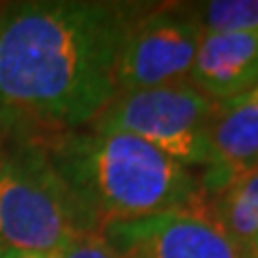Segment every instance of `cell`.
<instances>
[{"mask_svg":"<svg viewBox=\"0 0 258 258\" xmlns=\"http://www.w3.org/2000/svg\"><path fill=\"white\" fill-rule=\"evenodd\" d=\"M125 258H249L203 205L101 228Z\"/></svg>","mask_w":258,"mask_h":258,"instance_id":"cell-6","label":"cell"},{"mask_svg":"<svg viewBox=\"0 0 258 258\" xmlns=\"http://www.w3.org/2000/svg\"><path fill=\"white\" fill-rule=\"evenodd\" d=\"M142 11L112 0L0 7V132L45 142L91 125L116 95L118 50Z\"/></svg>","mask_w":258,"mask_h":258,"instance_id":"cell-1","label":"cell"},{"mask_svg":"<svg viewBox=\"0 0 258 258\" xmlns=\"http://www.w3.org/2000/svg\"><path fill=\"white\" fill-rule=\"evenodd\" d=\"M211 213L249 256L254 239L258 237V168L217 194Z\"/></svg>","mask_w":258,"mask_h":258,"instance_id":"cell-9","label":"cell"},{"mask_svg":"<svg viewBox=\"0 0 258 258\" xmlns=\"http://www.w3.org/2000/svg\"><path fill=\"white\" fill-rule=\"evenodd\" d=\"M254 168H258V86L215 103L200 189L215 198Z\"/></svg>","mask_w":258,"mask_h":258,"instance_id":"cell-7","label":"cell"},{"mask_svg":"<svg viewBox=\"0 0 258 258\" xmlns=\"http://www.w3.org/2000/svg\"><path fill=\"white\" fill-rule=\"evenodd\" d=\"M0 258H20V256L9 252V249H5V247H0Z\"/></svg>","mask_w":258,"mask_h":258,"instance_id":"cell-12","label":"cell"},{"mask_svg":"<svg viewBox=\"0 0 258 258\" xmlns=\"http://www.w3.org/2000/svg\"><path fill=\"white\" fill-rule=\"evenodd\" d=\"M82 230H95L39 140H9L0 151V247L45 258Z\"/></svg>","mask_w":258,"mask_h":258,"instance_id":"cell-3","label":"cell"},{"mask_svg":"<svg viewBox=\"0 0 258 258\" xmlns=\"http://www.w3.org/2000/svg\"><path fill=\"white\" fill-rule=\"evenodd\" d=\"M43 144L95 230L194 207L203 198L194 170L129 134L84 127Z\"/></svg>","mask_w":258,"mask_h":258,"instance_id":"cell-2","label":"cell"},{"mask_svg":"<svg viewBox=\"0 0 258 258\" xmlns=\"http://www.w3.org/2000/svg\"><path fill=\"white\" fill-rule=\"evenodd\" d=\"M215 103L191 82L118 93L88 127L129 134L189 170H203L209 159V127Z\"/></svg>","mask_w":258,"mask_h":258,"instance_id":"cell-4","label":"cell"},{"mask_svg":"<svg viewBox=\"0 0 258 258\" xmlns=\"http://www.w3.org/2000/svg\"><path fill=\"white\" fill-rule=\"evenodd\" d=\"M189 82L213 101L258 86V30L203 32Z\"/></svg>","mask_w":258,"mask_h":258,"instance_id":"cell-8","label":"cell"},{"mask_svg":"<svg viewBox=\"0 0 258 258\" xmlns=\"http://www.w3.org/2000/svg\"><path fill=\"white\" fill-rule=\"evenodd\" d=\"M189 11L203 32L258 30V0H211Z\"/></svg>","mask_w":258,"mask_h":258,"instance_id":"cell-10","label":"cell"},{"mask_svg":"<svg viewBox=\"0 0 258 258\" xmlns=\"http://www.w3.org/2000/svg\"><path fill=\"white\" fill-rule=\"evenodd\" d=\"M45 258H125L101 230H82Z\"/></svg>","mask_w":258,"mask_h":258,"instance_id":"cell-11","label":"cell"},{"mask_svg":"<svg viewBox=\"0 0 258 258\" xmlns=\"http://www.w3.org/2000/svg\"><path fill=\"white\" fill-rule=\"evenodd\" d=\"M200 39L203 30L191 11H142L132 22L118 50L116 95L189 82Z\"/></svg>","mask_w":258,"mask_h":258,"instance_id":"cell-5","label":"cell"},{"mask_svg":"<svg viewBox=\"0 0 258 258\" xmlns=\"http://www.w3.org/2000/svg\"><path fill=\"white\" fill-rule=\"evenodd\" d=\"M0 151H3V147H0Z\"/></svg>","mask_w":258,"mask_h":258,"instance_id":"cell-14","label":"cell"},{"mask_svg":"<svg viewBox=\"0 0 258 258\" xmlns=\"http://www.w3.org/2000/svg\"><path fill=\"white\" fill-rule=\"evenodd\" d=\"M249 258H258V237L254 239V243H252V249H249Z\"/></svg>","mask_w":258,"mask_h":258,"instance_id":"cell-13","label":"cell"}]
</instances>
